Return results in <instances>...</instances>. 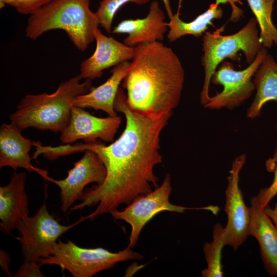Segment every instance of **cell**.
<instances>
[{
    "label": "cell",
    "mask_w": 277,
    "mask_h": 277,
    "mask_svg": "<svg viewBox=\"0 0 277 277\" xmlns=\"http://www.w3.org/2000/svg\"><path fill=\"white\" fill-rule=\"evenodd\" d=\"M114 108L125 117V128L120 136L109 145L100 141L55 147L57 156L89 150L103 162L107 171L104 182L84 191L80 202L71 211L95 206V210L86 216L93 220L111 213L121 204L128 205L137 197L158 187L154 167L162 163L159 152L160 136L172 114L152 118L132 111L126 102V95L119 87Z\"/></svg>",
    "instance_id": "obj_1"
},
{
    "label": "cell",
    "mask_w": 277,
    "mask_h": 277,
    "mask_svg": "<svg viewBox=\"0 0 277 277\" xmlns=\"http://www.w3.org/2000/svg\"><path fill=\"white\" fill-rule=\"evenodd\" d=\"M184 78L181 62L171 48L161 41L137 45L122 83L127 104L135 112L152 118L172 114Z\"/></svg>",
    "instance_id": "obj_2"
},
{
    "label": "cell",
    "mask_w": 277,
    "mask_h": 277,
    "mask_svg": "<svg viewBox=\"0 0 277 277\" xmlns=\"http://www.w3.org/2000/svg\"><path fill=\"white\" fill-rule=\"evenodd\" d=\"M80 74L62 82L51 94H26L9 116L21 131L28 128L61 132L68 125L71 109L77 97L89 92L90 80L81 83Z\"/></svg>",
    "instance_id": "obj_3"
},
{
    "label": "cell",
    "mask_w": 277,
    "mask_h": 277,
    "mask_svg": "<svg viewBox=\"0 0 277 277\" xmlns=\"http://www.w3.org/2000/svg\"><path fill=\"white\" fill-rule=\"evenodd\" d=\"M90 1H52L30 15L26 36L35 40L47 31L61 29L77 49L85 51L95 41L94 32L100 26Z\"/></svg>",
    "instance_id": "obj_4"
},
{
    "label": "cell",
    "mask_w": 277,
    "mask_h": 277,
    "mask_svg": "<svg viewBox=\"0 0 277 277\" xmlns=\"http://www.w3.org/2000/svg\"><path fill=\"white\" fill-rule=\"evenodd\" d=\"M255 18H251L238 32L222 35L224 26L211 32L206 31L203 37L202 65L204 80L200 94L201 103L204 106L209 101V87L211 78L219 64L226 58L238 59V52L243 51L249 65L263 48L260 39Z\"/></svg>",
    "instance_id": "obj_5"
},
{
    "label": "cell",
    "mask_w": 277,
    "mask_h": 277,
    "mask_svg": "<svg viewBox=\"0 0 277 277\" xmlns=\"http://www.w3.org/2000/svg\"><path fill=\"white\" fill-rule=\"evenodd\" d=\"M143 256L127 247L123 250L112 252L101 247H81L72 241L58 240L53 254L38 259L42 265H57L67 270L73 277H91L113 267L120 262L141 260Z\"/></svg>",
    "instance_id": "obj_6"
},
{
    "label": "cell",
    "mask_w": 277,
    "mask_h": 277,
    "mask_svg": "<svg viewBox=\"0 0 277 277\" xmlns=\"http://www.w3.org/2000/svg\"><path fill=\"white\" fill-rule=\"evenodd\" d=\"M86 219L82 217L72 224L62 225L49 213L44 200L36 213L26 216L17 227L23 261L37 262L51 255L60 237Z\"/></svg>",
    "instance_id": "obj_7"
},
{
    "label": "cell",
    "mask_w": 277,
    "mask_h": 277,
    "mask_svg": "<svg viewBox=\"0 0 277 277\" xmlns=\"http://www.w3.org/2000/svg\"><path fill=\"white\" fill-rule=\"evenodd\" d=\"M171 190V177L168 174L161 185L154 190L137 197L124 209H116L111 212L114 219L123 220L131 226L128 247L131 248L135 247L144 226L162 211L183 213L186 210L199 209L209 211L214 214H217L219 211L217 206L190 208L173 205L169 200Z\"/></svg>",
    "instance_id": "obj_8"
},
{
    "label": "cell",
    "mask_w": 277,
    "mask_h": 277,
    "mask_svg": "<svg viewBox=\"0 0 277 277\" xmlns=\"http://www.w3.org/2000/svg\"><path fill=\"white\" fill-rule=\"evenodd\" d=\"M268 54L263 47L254 60L245 69L235 70L231 63L224 62L212 76L211 82L222 85V91L211 96L205 107L219 110L232 109L248 99L255 89L252 77Z\"/></svg>",
    "instance_id": "obj_9"
},
{
    "label": "cell",
    "mask_w": 277,
    "mask_h": 277,
    "mask_svg": "<svg viewBox=\"0 0 277 277\" xmlns=\"http://www.w3.org/2000/svg\"><path fill=\"white\" fill-rule=\"evenodd\" d=\"M246 161V155L241 154L232 162L227 177L224 211L227 223L224 227L226 245L235 250L245 241L248 235L249 208L247 207L239 186L240 171Z\"/></svg>",
    "instance_id": "obj_10"
},
{
    "label": "cell",
    "mask_w": 277,
    "mask_h": 277,
    "mask_svg": "<svg viewBox=\"0 0 277 277\" xmlns=\"http://www.w3.org/2000/svg\"><path fill=\"white\" fill-rule=\"evenodd\" d=\"M106 175V167L98 156L93 151L86 150L83 156L68 171L66 178L54 180L49 177L47 181L60 188L61 210L66 212L76 201L82 199L87 185L92 183L102 184Z\"/></svg>",
    "instance_id": "obj_11"
},
{
    "label": "cell",
    "mask_w": 277,
    "mask_h": 277,
    "mask_svg": "<svg viewBox=\"0 0 277 277\" xmlns=\"http://www.w3.org/2000/svg\"><path fill=\"white\" fill-rule=\"evenodd\" d=\"M121 123V117L117 115L98 117L84 108L73 106L69 123L61 132L60 140L67 144L78 140L85 143L93 142L97 139L112 142Z\"/></svg>",
    "instance_id": "obj_12"
},
{
    "label": "cell",
    "mask_w": 277,
    "mask_h": 277,
    "mask_svg": "<svg viewBox=\"0 0 277 277\" xmlns=\"http://www.w3.org/2000/svg\"><path fill=\"white\" fill-rule=\"evenodd\" d=\"M94 38V53L80 65L79 74L82 78L91 81L100 78L104 70L132 59L134 47L104 35L98 28L95 30Z\"/></svg>",
    "instance_id": "obj_13"
},
{
    "label": "cell",
    "mask_w": 277,
    "mask_h": 277,
    "mask_svg": "<svg viewBox=\"0 0 277 277\" xmlns=\"http://www.w3.org/2000/svg\"><path fill=\"white\" fill-rule=\"evenodd\" d=\"M165 18L159 2L153 1L145 17L123 20L113 28L112 33H127L124 43L131 47L153 41L162 42L168 29Z\"/></svg>",
    "instance_id": "obj_14"
},
{
    "label": "cell",
    "mask_w": 277,
    "mask_h": 277,
    "mask_svg": "<svg viewBox=\"0 0 277 277\" xmlns=\"http://www.w3.org/2000/svg\"><path fill=\"white\" fill-rule=\"evenodd\" d=\"M34 143L24 137L12 123H3L0 127V168L10 167L15 171L23 168L29 172H36L47 180V171L35 168L31 164L29 153Z\"/></svg>",
    "instance_id": "obj_15"
},
{
    "label": "cell",
    "mask_w": 277,
    "mask_h": 277,
    "mask_svg": "<svg viewBox=\"0 0 277 277\" xmlns=\"http://www.w3.org/2000/svg\"><path fill=\"white\" fill-rule=\"evenodd\" d=\"M26 178L25 172H15L9 183L0 187V225L5 233L17 229L21 221L29 215Z\"/></svg>",
    "instance_id": "obj_16"
},
{
    "label": "cell",
    "mask_w": 277,
    "mask_h": 277,
    "mask_svg": "<svg viewBox=\"0 0 277 277\" xmlns=\"http://www.w3.org/2000/svg\"><path fill=\"white\" fill-rule=\"evenodd\" d=\"M249 208L248 235L257 240L267 272L271 276H277V228L260 206L256 196L251 198Z\"/></svg>",
    "instance_id": "obj_17"
},
{
    "label": "cell",
    "mask_w": 277,
    "mask_h": 277,
    "mask_svg": "<svg viewBox=\"0 0 277 277\" xmlns=\"http://www.w3.org/2000/svg\"><path fill=\"white\" fill-rule=\"evenodd\" d=\"M130 63L125 62L114 67L111 70V75L103 84L97 87H92L90 91L79 95L74 106L82 108H92L101 110L108 116H117L114 108V103L120 85L128 70Z\"/></svg>",
    "instance_id": "obj_18"
},
{
    "label": "cell",
    "mask_w": 277,
    "mask_h": 277,
    "mask_svg": "<svg viewBox=\"0 0 277 277\" xmlns=\"http://www.w3.org/2000/svg\"><path fill=\"white\" fill-rule=\"evenodd\" d=\"M253 81L256 94L247 110L246 116L249 118L259 116L264 105L268 102H277V63L272 55L267 54Z\"/></svg>",
    "instance_id": "obj_19"
},
{
    "label": "cell",
    "mask_w": 277,
    "mask_h": 277,
    "mask_svg": "<svg viewBox=\"0 0 277 277\" xmlns=\"http://www.w3.org/2000/svg\"><path fill=\"white\" fill-rule=\"evenodd\" d=\"M225 0H216L215 4H211L203 13L199 15L190 22H183L179 13L173 14L168 23L169 29L167 38L170 42H174L186 35H192L200 37L206 32L208 25L213 19H220L223 16V9L218 6L220 3Z\"/></svg>",
    "instance_id": "obj_20"
},
{
    "label": "cell",
    "mask_w": 277,
    "mask_h": 277,
    "mask_svg": "<svg viewBox=\"0 0 277 277\" xmlns=\"http://www.w3.org/2000/svg\"><path fill=\"white\" fill-rule=\"evenodd\" d=\"M260 29V39L263 47L277 46V28L272 21L275 0H247Z\"/></svg>",
    "instance_id": "obj_21"
},
{
    "label": "cell",
    "mask_w": 277,
    "mask_h": 277,
    "mask_svg": "<svg viewBox=\"0 0 277 277\" xmlns=\"http://www.w3.org/2000/svg\"><path fill=\"white\" fill-rule=\"evenodd\" d=\"M213 240L206 242L203 251L207 266L201 272L202 277H222V251L226 245L224 227L220 223L215 224L212 231Z\"/></svg>",
    "instance_id": "obj_22"
},
{
    "label": "cell",
    "mask_w": 277,
    "mask_h": 277,
    "mask_svg": "<svg viewBox=\"0 0 277 277\" xmlns=\"http://www.w3.org/2000/svg\"><path fill=\"white\" fill-rule=\"evenodd\" d=\"M150 0H101L95 12L99 20L100 26L105 31L112 32V24L114 17L118 9L128 3L142 5Z\"/></svg>",
    "instance_id": "obj_23"
},
{
    "label": "cell",
    "mask_w": 277,
    "mask_h": 277,
    "mask_svg": "<svg viewBox=\"0 0 277 277\" xmlns=\"http://www.w3.org/2000/svg\"><path fill=\"white\" fill-rule=\"evenodd\" d=\"M266 167L274 173V177L271 185L261 189L256 196L263 209L268 205L272 199L277 195V142L273 156L267 161Z\"/></svg>",
    "instance_id": "obj_24"
},
{
    "label": "cell",
    "mask_w": 277,
    "mask_h": 277,
    "mask_svg": "<svg viewBox=\"0 0 277 277\" xmlns=\"http://www.w3.org/2000/svg\"><path fill=\"white\" fill-rule=\"evenodd\" d=\"M53 0H0V7L9 6L21 14H31Z\"/></svg>",
    "instance_id": "obj_25"
},
{
    "label": "cell",
    "mask_w": 277,
    "mask_h": 277,
    "mask_svg": "<svg viewBox=\"0 0 277 277\" xmlns=\"http://www.w3.org/2000/svg\"><path fill=\"white\" fill-rule=\"evenodd\" d=\"M42 266L37 262L24 261L16 272L12 275L14 277H44L41 271Z\"/></svg>",
    "instance_id": "obj_26"
},
{
    "label": "cell",
    "mask_w": 277,
    "mask_h": 277,
    "mask_svg": "<svg viewBox=\"0 0 277 277\" xmlns=\"http://www.w3.org/2000/svg\"><path fill=\"white\" fill-rule=\"evenodd\" d=\"M10 262L11 259L9 254L5 250L1 249L0 265L1 267L8 276H12V275L10 273L9 269Z\"/></svg>",
    "instance_id": "obj_27"
},
{
    "label": "cell",
    "mask_w": 277,
    "mask_h": 277,
    "mask_svg": "<svg viewBox=\"0 0 277 277\" xmlns=\"http://www.w3.org/2000/svg\"><path fill=\"white\" fill-rule=\"evenodd\" d=\"M264 209L277 228V203L273 208L270 207L268 205Z\"/></svg>",
    "instance_id": "obj_28"
},
{
    "label": "cell",
    "mask_w": 277,
    "mask_h": 277,
    "mask_svg": "<svg viewBox=\"0 0 277 277\" xmlns=\"http://www.w3.org/2000/svg\"><path fill=\"white\" fill-rule=\"evenodd\" d=\"M162 1L163 2L164 7L167 12V14L168 17H169V18H171L173 16V14L171 7L170 0H162Z\"/></svg>",
    "instance_id": "obj_29"
},
{
    "label": "cell",
    "mask_w": 277,
    "mask_h": 277,
    "mask_svg": "<svg viewBox=\"0 0 277 277\" xmlns=\"http://www.w3.org/2000/svg\"><path fill=\"white\" fill-rule=\"evenodd\" d=\"M275 128H276V132H277V119H276V127H275Z\"/></svg>",
    "instance_id": "obj_30"
}]
</instances>
